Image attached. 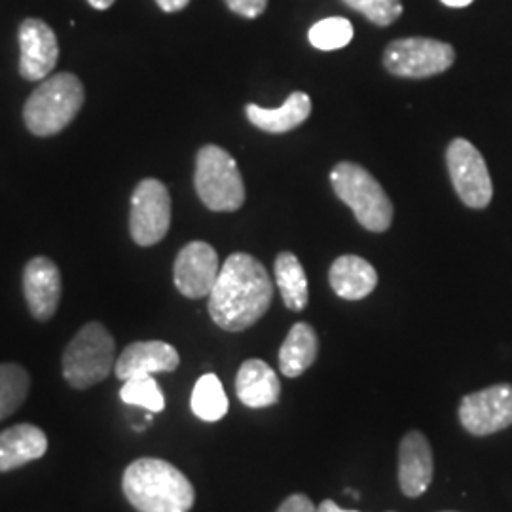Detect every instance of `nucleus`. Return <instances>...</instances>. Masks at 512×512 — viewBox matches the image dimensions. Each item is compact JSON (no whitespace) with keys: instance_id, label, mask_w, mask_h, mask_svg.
Instances as JSON below:
<instances>
[{"instance_id":"1","label":"nucleus","mask_w":512,"mask_h":512,"mask_svg":"<svg viewBox=\"0 0 512 512\" xmlns=\"http://www.w3.org/2000/svg\"><path fill=\"white\" fill-rule=\"evenodd\" d=\"M272 298L274 283L264 264L253 255L234 253L220 266L209 294V313L220 329L241 332L266 315Z\"/></svg>"},{"instance_id":"2","label":"nucleus","mask_w":512,"mask_h":512,"mask_svg":"<svg viewBox=\"0 0 512 512\" xmlns=\"http://www.w3.org/2000/svg\"><path fill=\"white\" fill-rule=\"evenodd\" d=\"M122 490L137 512H188L196 501L192 482L158 458L135 459L124 473Z\"/></svg>"},{"instance_id":"3","label":"nucleus","mask_w":512,"mask_h":512,"mask_svg":"<svg viewBox=\"0 0 512 512\" xmlns=\"http://www.w3.org/2000/svg\"><path fill=\"white\" fill-rule=\"evenodd\" d=\"M84 97V86L78 76L59 73L46 78L25 103V126L38 137L57 135L76 118Z\"/></svg>"},{"instance_id":"4","label":"nucleus","mask_w":512,"mask_h":512,"mask_svg":"<svg viewBox=\"0 0 512 512\" xmlns=\"http://www.w3.org/2000/svg\"><path fill=\"white\" fill-rule=\"evenodd\" d=\"M330 184L336 196L355 213V219L368 232H385L393 222V203L365 167L340 162L330 171Z\"/></svg>"},{"instance_id":"5","label":"nucleus","mask_w":512,"mask_h":512,"mask_svg":"<svg viewBox=\"0 0 512 512\" xmlns=\"http://www.w3.org/2000/svg\"><path fill=\"white\" fill-rule=\"evenodd\" d=\"M116 365V344L101 323H88L63 353V376L74 389H88L107 380Z\"/></svg>"},{"instance_id":"6","label":"nucleus","mask_w":512,"mask_h":512,"mask_svg":"<svg viewBox=\"0 0 512 512\" xmlns=\"http://www.w3.org/2000/svg\"><path fill=\"white\" fill-rule=\"evenodd\" d=\"M194 184L203 205L211 211L232 213L245 203V184L238 164L217 145L200 148Z\"/></svg>"},{"instance_id":"7","label":"nucleus","mask_w":512,"mask_h":512,"mask_svg":"<svg viewBox=\"0 0 512 512\" xmlns=\"http://www.w3.org/2000/svg\"><path fill=\"white\" fill-rule=\"evenodd\" d=\"M456 61V50L435 38H401L384 52L385 69L403 78H429L446 73Z\"/></svg>"},{"instance_id":"8","label":"nucleus","mask_w":512,"mask_h":512,"mask_svg":"<svg viewBox=\"0 0 512 512\" xmlns=\"http://www.w3.org/2000/svg\"><path fill=\"white\" fill-rule=\"evenodd\" d=\"M446 165L461 202L473 209L488 207L494 184L482 154L467 139H454L446 150Z\"/></svg>"},{"instance_id":"9","label":"nucleus","mask_w":512,"mask_h":512,"mask_svg":"<svg viewBox=\"0 0 512 512\" xmlns=\"http://www.w3.org/2000/svg\"><path fill=\"white\" fill-rule=\"evenodd\" d=\"M171 226V198L164 183L145 179L137 184L131 196L129 234L141 247L156 245L165 238Z\"/></svg>"},{"instance_id":"10","label":"nucleus","mask_w":512,"mask_h":512,"mask_svg":"<svg viewBox=\"0 0 512 512\" xmlns=\"http://www.w3.org/2000/svg\"><path fill=\"white\" fill-rule=\"evenodd\" d=\"M458 414L463 429L475 437H488L511 427L512 385H492L465 395Z\"/></svg>"},{"instance_id":"11","label":"nucleus","mask_w":512,"mask_h":512,"mask_svg":"<svg viewBox=\"0 0 512 512\" xmlns=\"http://www.w3.org/2000/svg\"><path fill=\"white\" fill-rule=\"evenodd\" d=\"M219 274V255L205 241L188 243L177 255L173 266V279L177 291L192 300L209 296Z\"/></svg>"},{"instance_id":"12","label":"nucleus","mask_w":512,"mask_h":512,"mask_svg":"<svg viewBox=\"0 0 512 512\" xmlns=\"http://www.w3.org/2000/svg\"><path fill=\"white\" fill-rule=\"evenodd\" d=\"M19 73L25 80L40 82L52 73L59 59L57 38L42 19H25L19 27Z\"/></svg>"},{"instance_id":"13","label":"nucleus","mask_w":512,"mask_h":512,"mask_svg":"<svg viewBox=\"0 0 512 512\" xmlns=\"http://www.w3.org/2000/svg\"><path fill=\"white\" fill-rule=\"evenodd\" d=\"M23 293L29 311L38 321H50L61 300V274L46 256L33 258L23 270Z\"/></svg>"},{"instance_id":"14","label":"nucleus","mask_w":512,"mask_h":512,"mask_svg":"<svg viewBox=\"0 0 512 512\" xmlns=\"http://www.w3.org/2000/svg\"><path fill=\"white\" fill-rule=\"evenodd\" d=\"M181 365L179 351L167 342H133L116 359L114 374L126 382L137 376H152L156 372H173Z\"/></svg>"},{"instance_id":"15","label":"nucleus","mask_w":512,"mask_h":512,"mask_svg":"<svg viewBox=\"0 0 512 512\" xmlns=\"http://www.w3.org/2000/svg\"><path fill=\"white\" fill-rule=\"evenodd\" d=\"M433 452L420 431L404 435L399 446V484L406 497H421L433 480Z\"/></svg>"},{"instance_id":"16","label":"nucleus","mask_w":512,"mask_h":512,"mask_svg":"<svg viewBox=\"0 0 512 512\" xmlns=\"http://www.w3.org/2000/svg\"><path fill=\"white\" fill-rule=\"evenodd\" d=\"M48 450L46 433L31 423H19L0 433V473H8L42 458Z\"/></svg>"},{"instance_id":"17","label":"nucleus","mask_w":512,"mask_h":512,"mask_svg":"<svg viewBox=\"0 0 512 512\" xmlns=\"http://www.w3.org/2000/svg\"><path fill=\"white\" fill-rule=\"evenodd\" d=\"M236 395L249 408H268L279 401L281 382L268 363L260 359H249L239 366Z\"/></svg>"},{"instance_id":"18","label":"nucleus","mask_w":512,"mask_h":512,"mask_svg":"<svg viewBox=\"0 0 512 512\" xmlns=\"http://www.w3.org/2000/svg\"><path fill=\"white\" fill-rule=\"evenodd\" d=\"M329 283L336 296L344 300H363L376 289L378 274L365 258L344 255L332 262Z\"/></svg>"},{"instance_id":"19","label":"nucleus","mask_w":512,"mask_h":512,"mask_svg":"<svg viewBox=\"0 0 512 512\" xmlns=\"http://www.w3.org/2000/svg\"><path fill=\"white\" fill-rule=\"evenodd\" d=\"M247 118L255 128L266 133H287L302 126L311 114V99L308 93L294 92L287 97L283 107L264 109L258 105H247Z\"/></svg>"},{"instance_id":"20","label":"nucleus","mask_w":512,"mask_h":512,"mask_svg":"<svg viewBox=\"0 0 512 512\" xmlns=\"http://www.w3.org/2000/svg\"><path fill=\"white\" fill-rule=\"evenodd\" d=\"M319 353V338L308 323H296L279 349V368L283 376L298 378L310 368Z\"/></svg>"},{"instance_id":"21","label":"nucleus","mask_w":512,"mask_h":512,"mask_svg":"<svg viewBox=\"0 0 512 512\" xmlns=\"http://www.w3.org/2000/svg\"><path fill=\"white\" fill-rule=\"evenodd\" d=\"M275 283L283 298L287 310H306L310 294H308V277L296 255L285 251L275 258Z\"/></svg>"},{"instance_id":"22","label":"nucleus","mask_w":512,"mask_h":512,"mask_svg":"<svg viewBox=\"0 0 512 512\" xmlns=\"http://www.w3.org/2000/svg\"><path fill=\"white\" fill-rule=\"evenodd\" d=\"M190 406L196 418L202 421H219L228 414V397L215 374H203L194 385Z\"/></svg>"},{"instance_id":"23","label":"nucleus","mask_w":512,"mask_h":512,"mask_svg":"<svg viewBox=\"0 0 512 512\" xmlns=\"http://www.w3.org/2000/svg\"><path fill=\"white\" fill-rule=\"evenodd\" d=\"M31 387L29 372L14 363L0 365V421L10 418L25 403Z\"/></svg>"},{"instance_id":"24","label":"nucleus","mask_w":512,"mask_h":512,"mask_svg":"<svg viewBox=\"0 0 512 512\" xmlns=\"http://www.w3.org/2000/svg\"><path fill=\"white\" fill-rule=\"evenodd\" d=\"M310 44L321 52H334L346 48L353 40V25L346 18H327L311 25Z\"/></svg>"},{"instance_id":"25","label":"nucleus","mask_w":512,"mask_h":512,"mask_svg":"<svg viewBox=\"0 0 512 512\" xmlns=\"http://www.w3.org/2000/svg\"><path fill=\"white\" fill-rule=\"evenodd\" d=\"M120 399L129 406L145 408L150 414H158L165 408L164 393L152 376H137L126 380L120 389Z\"/></svg>"},{"instance_id":"26","label":"nucleus","mask_w":512,"mask_h":512,"mask_svg":"<svg viewBox=\"0 0 512 512\" xmlns=\"http://www.w3.org/2000/svg\"><path fill=\"white\" fill-rule=\"evenodd\" d=\"M342 2L380 27H387L403 16L401 0H342Z\"/></svg>"},{"instance_id":"27","label":"nucleus","mask_w":512,"mask_h":512,"mask_svg":"<svg viewBox=\"0 0 512 512\" xmlns=\"http://www.w3.org/2000/svg\"><path fill=\"white\" fill-rule=\"evenodd\" d=\"M226 6L241 18L255 19L264 14L268 0H224Z\"/></svg>"},{"instance_id":"28","label":"nucleus","mask_w":512,"mask_h":512,"mask_svg":"<svg viewBox=\"0 0 512 512\" xmlns=\"http://www.w3.org/2000/svg\"><path fill=\"white\" fill-rule=\"evenodd\" d=\"M277 512H317V507L311 503L308 495L293 494L281 503Z\"/></svg>"},{"instance_id":"29","label":"nucleus","mask_w":512,"mask_h":512,"mask_svg":"<svg viewBox=\"0 0 512 512\" xmlns=\"http://www.w3.org/2000/svg\"><path fill=\"white\" fill-rule=\"evenodd\" d=\"M164 12H179L188 6L190 0H156Z\"/></svg>"},{"instance_id":"30","label":"nucleus","mask_w":512,"mask_h":512,"mask_svg":"<svg viewBox=\"0 0 512 512\" xmlns=\"http://www.w3.org/2000/svg\"><path fill=\"white\" fill-rule=\"evenodd\" d=\"M317 512H361V511H346V509H342L340 505H336V501H332V499H327V501H323L319 507H317Z\"/></svg>"},{"instance_id":"31","label":"nucleus","mask_w":512,"mask_h":512,"mask_svg":"<svg viewBox=\"0 0 512 512\" xmlns=\"http://www.w3.org/2000/svg\"><path fill=\"white\" fill-rule=\"evenodd\" d=\"M475 0H442V4H446L448 8H465L469 4H473Z\"/></svg>"},{"instance_id":"32","label":"nucleus","mask_w":512,"mask_h":512,"mask_svg":"<svg viewBox=\"0 0 512 512\" xmlns=\"http://www.w3.org/2000/svg\"><path fill=\"white\" fill-rule=\"evenodd\" d=\"M88 2L95 10H109L110 6L114 4V0H88Z\"/></svg>"},{"instance_id":"33","label":"nucleus","mask_w":512,"mask_h":512,"mask_svg":"<svg viewBox=\"0 0 512 512\" xmlns=\"http://www.w3.org/2000/svg\"><path fill=\"white\" fill-rule=\"evenodd\" d=\"M444 512H454V511H444Z\"/></svg>"},{"instance_id":"34","label":"nucleus","mask_w":512,"mask_h":512,"mask_svg":"<svg viewBox=\"0 0 512 512\" xmlns=\"http://www.w3.org/2000/svg\"><path fill=\"white\" fill-rule=\"evenodd\" d=\"M389 512H393V511H389Z\"/></svg>"}]
</instances>
